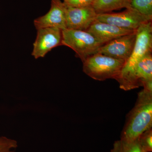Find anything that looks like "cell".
<instances>
[{"instance_id": "cell-6", "label": "cell", "mask_w": 152, "mask_h": 152, "mask_svg": "<svg viewBox=\"0 0 152 152\" xmlns=\"http://www.w3.org/2000/svg\"><path fill=\"white\" fill-rule=\"evenodd\" d=\"M62 30L56 28H41L37 30L31 55L35 59L44 58L54 48L62 45Z\"/></svg>"}, {"instance_id": "cell-15", "label": "cell", "mask_w": 152, "mask_h": 152, "mask_svg": "<svg viewBox=\"0 0 152 152\" xmlns=\"http://www.w3.org/2000/svg\"><path fill=\"white\" fill-rule=\"evenodd\" d=\"M17 147L16 141L5 137H0V152H12Z\"/></svg>"}, {"instance_id": "cell-14", "label": "cell", "mask_w": 152, "mask_h": 152, "mask_svg": "<svg viewBox=\"0 0 152 152\" xmlns=\"http://www.w3.org/2000/svg\"><path fill=\"white\" fill-rule=\"evenodd\" d=\"M137 139L143 152L152 151V128L142 133Z\"/></svg>"}, {"instance_id": "cell-9", "label": "cell", "mask_w": 152, "mask_h": 152, "mask_svg": "<svg viewBox=\"0 0 152 152\" xmlns=\"http://www.w3.org/2000/svg\"><path fill=\"white\" fill-rule=\"evenodd\" d=\"M34 23L37 30L45 28L66 29L65 6L61 0H51L50 8L48 12L35 19Z\"/></svg>"}, {"instance_id": "cell-13", "label": "cell", "mask_w": 152, "mask_h": 152, "mask_svg": "<svg viewBox=\"0 0 152 152\" xmlns=\"http://www.w3.org/2000/svg\"><path fill=\"white\" fill-rule=\"evenodd\" d=\"M129 8L152 18V0H129Z\"/></svg>"}, {"instance_id": "cell-1", "label": "cell", "mask_w": 152, "mask_h": 152, "mask_svg": "<svg viewBox=\"0 0 152 152\" xmlns=\"http://www.w3.org/2000/svg\"><path fill=\"white\" fill-rule=\"evenodd\" d=\"M152 126V91L143 88L138 94L135 105L127 115L121 140H136Z\"/></svg>"}, {"instance_id": "cell-16", "label": "cell", "mask_w": 152, "mask_h": 152, "mask_svg": "<svg viewBox=\"0 0 152 152\" xmlns=\"http://www.w3.org/2000/svg\"><path fill=\"white\" fill-rule=\"evenodd\" d=\"M96 0H63L64 4L74 7H92Z\"/></svg>"}, {"instance_id": "cell-4", "label": "cell", "mask_w": 152, "mask_h": 152, "mask_svg": "<svg viewBox=\"0 0 152 152\" xmlns=\"http://www.w3.org/2000/svg\"><path fill=\"white\" fill-rule=\"evenodd\" d=\"M62 45L72 49L83 62L97 53L103 45L86 31L66 29L62 30Z\"/></svg>"}, {"instance_id": "cell-10", "label": "cell", "mask_w": 152, "mask_h": 152, "mask_svg": "<svg viewBox=\"0 0 152 152\" xmlns=\"http://www.w3.org/2000/svg\"><path fill=\"white\" fill-rule=\"evenodd\" d=\"M136 31L118 27L107 23L98 21L96 20L86 30L103 45L115 39L132 34Z\"/></svg>"}, {"instance_id": "cell-12", "label": "cell", "mask_w": 152, "mask_h": 152, "mask_svg": "<svg viewBox=\"0 0 152 152\" xmlns=\"http://www.w3.org/2000/svg\"><path fill=\"white\" fill-rule=\"evenodd\" d=\"M111 152H143L137 138L132 141L121 140L114 143Z\"/></svg>"}, {"instance_id": "cell-2", "label": "cell", "mask_w": 152, "mask_h": 152, "mask_svg": "<svg viewBox=\"0 0 152 152\" xmlns=\"http://www.w3.org/2000/svg\"><path fill=\"white\" fill-rule=\"evenodd\" d=\"M152 21L141 25L137 31L135 45L132 54L124 65L116 80L120 88L124 84L140 61L145 55L152 53Z\"/></svg>"}, {"instance_id": "cell-3", "label": "cell", "mask_w": 152, "mask_h": 152, "mask_svg": "<svg viewBox=\"0 0 152 152\" xmlns=\"http://www.w3.org/2000/svg\"><path fill=\"white\" fill-rule=\"evenodd\" d=\"M83 72L96 80H116L125 63L123 60L115 58L97 53L83 62Z\"/></svg>"}, {"instance_id": "cell-11", "label": "cell", "mask_w": 152, "mask_h": 152, "mask_svg": "<svg viewBox=\"0 0 152 152\" xmlns=\"http://www.w3.org/2000/svg\"><path fill=\"white\" fill-rule=\"evenodd\" d=\"M93 7L98 14L129 8V0H96Z\"/></svg>"}, {"instance_id": "cell-7", "label": "cell", "mask_w": 152, "mask_h": 152, "mask_svg": "<svg viewBox=\"0 0 152 152\" xmlns=\"http://www.w3.org/2000/svg\"><path fill=\"white\" fill-rule=\"evenodd\" d=\"M137 31L105 44L100 48L98 53L126 62L132 54L135 45Z\"/></svg>"}, {"instance_id": "cell-5", "label": "cell", "mask_w": 152, "mask_h": 152, "mask_svg": "<svg viewBox=\"0 0 152 152\" xmlns=\"http://www.w3.org/2000/svg\"><path fill=\"white\" fill-rule=\"evenodd\" d=\"M152 20V18L142 15L134 9L129 8L121 12L98 14L96 20L118 27L136 31L141 25Z\"/></svg>"}, {"instance_id": "cell-8", "label": "cell", "mask_w": 152, "mask_h": 152, "mask_svg": "<svg viewBox=\"0 0 152 152\" xmlns=\"http://www.w3.org/2000/svg\"><path fill=\"white\" fill-rule=\"evenodd\" d=\"M65 6L67 29L86 31L96 20L98 14L93 7Z\"/></svg>"}]
</instances>
